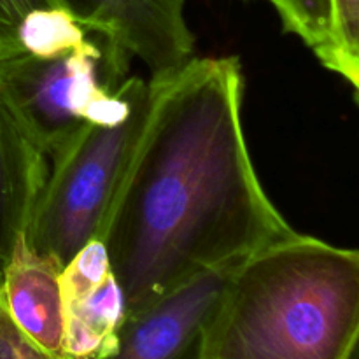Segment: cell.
I'll return each instance as SVG.
<instances>
[{
  "label": "cell",
  "mask_w": 359,
  "mask_h": 359,
  "mask_svg": "<svg viewBox=\"0 0 359 359\" xmlns=\"http://www.w3.org/2000/svg\"><path fill=\"white\" fill-rule=\"evenodd\" d=\"M205 270L125 318L105 359H203V344L235 266Z\"/></svg>",
  "instance_id": "5b68a950"
},
{
  "label": "cell",
  "mask_w": 359,
  "mask_h": 359,
  "mask_svg": "<svg viewBox=\"0 0 359 359\" xmlns=\"http://www.w3.org/2000/svg\"><path fill=\"white\" fill-rule=\"evenodd\" d=\"M49 163L0 95V272L27 231Z\"/></svg>",
  "instance_id": "ba28073f"
},
{
  "label": "cell",
  "mask_w": 359,
  "mask_h": 359,
  "mask_svg": "<svg viewBox=\"0 0 359 359\" xmlns=\"http://www.w3.org/2000/svg\"><path fill=\"white\" fill-rule=\"evenodd\" d=\"M0 359H53L14 326L0 298Z\"/></svg>",
  "instance_id": "4fadbf2b"
},
{
  "label": "cell",
  "mask_w": 359,
  "mask_h": 359,
  "mask_svg": "<svg viewBox=\"0 0 359 359\" xmlns=\"http://www.w3.org/2000/svg\"><path fill=\"white\" fill-rule=\"evenodd\" d=\"M81 25L107 39L126 58L149 69L151 81H163L193 56L186 0H60Z\"/></svg>",
  "instance_id": "8992f818"
},
{
  "label": "cell",
  "mask_w": 359,
  "mask_h": 359,
  "mask_svg": "<svg viewBox=\"0 0 359 359\" xmlns=\"http://www.w3.org/2000/svg\"><path fill=\"white\" fill-rule=\"evenodd\" d=\"M62 269L56 259L34 251L23 233L0 272V298L11 321L53 359H65Z\"/></svg>",
  "instance_id": "52a82bcc"
},
{
  "label": "cell",
  "mask_w": 359,
  "mask_h": 359,
  "mask_svg": "<svg viewBox=\"0 0 359 359\" xmlns=\"http://www.w3.org/2000/svg\"><path fill=\"white\" fill-rule=\"evenodd\" d=\"M97 35L63 7L35 9L21 21L18 30V51L49 56L81 48Z\"/></svg>",
  "instance_id": "8fae6325"
},
{
  "label": "cell",
  "mask_w": 359,
  "mask_h": 359,
  "mask_svg": "<svg viewBox=\"0 0 359 359\" xmlns=\"http://www.w3.org/2000/svg\"><path fill=\"white\" fill-rule=\"evenodd\" d=\"M153 83L146 126L98 233L126 316L293 231L249 154L241 60L191 58Z\"/></svg>",
  "instance_id": "6da1fadb"
},
{
  "label": "cell",
  "mask_w": 359,
  "mask_h": 359,
  "mask_svg": "<svg viewBox=\"0 0 359 359\" xmlns=\"http://www.w3.org/2000/svg\"><path fill=\"white\" fill-rule=\"evenodd\" d=\"M62 7L60 0H0V56L18 53L21 21L35 9Z\"/></svg>",
  "instance_id": "7c38bea8"
},
{
  "label": "cell",
  "mask_w": 359,
  "mask_h": 359,
  "mask_svg": "<svg viewBox=\"0 0 359 359\" xmlns=\"http://www.w3.org/2000/svg\"><path fill=\"white\" fill-rule=\"evenodd\" d=\"M284 30L332 72L359 88V0H273Z\"/></svg>",
  "instance_id": "9c48e42d"
},
{
  "label": "cell",
  "mask_w": 359,
  "mask_h": 359,
  "mask_svg": "<svg viewBox=\"0 0 359 359\" xmlns=\"http://www.w3.org/2000/svg\"><path fill=\"white\" fill-rule=\"evenodd\" d=\"M359 255L291 231L235 266L203 359H354Z\"/></svg>",
  "instance_id": "7a4b0ae2"
},
{
  "label": "cell",
  "mask_w": 359,
  "mask_h": 359,
  "mask_svg": "<svg viewBox=\"0 0 359 359\" xmlns=\"http://www.w3.org/2000/svg\"><path fill=\"white\" fill-rule=\"evenodd\" d=\"M130 58L102 35L49 56H0V95L48 163L88 125H111L132 111L149 79L128 76Z\"/></svg>",
  "instance_id": "3957f363"
},
{
  "label": "cell",
  "mask_w": 359,
  "mask_h": 359,
  "mask_svg": "<svg viewBox=\"0 0 359 359\" xmlns=\"http://www.w3.org/2000/svg\"><path fill=\"white\" fill-rule=\"evenodd\" d=\"M65 359H105L118 344L126 302L114 273L88 284H60Z\"/></svg>",
  "instance_id": "30bf717a"
},
{
  "label": "cell",
  "mask_w": 359,
  "mask_h": 359,
  "mask_svg": "<svg viewBox=\"0 0 359 359\" xmlns=\"http://www.w3.org/2000/svg\"><path fill=\"white\" fill-rule=\"evenodd\" d=\"M154 83L132 111L111 125H88L55 160L35 202L25 238L34 251L65 265L98 238L112 198L146 126Z\"/></svg>",
  "instance_id": "277c9868"
},
{
  "label": "cell",
  "mask_w": 359,
  "mask_h": 359,
  "mask_svg": "<svg viewBox=\"0 0 359 359\" xmlns=\"http://www.w3.org/2000/svg\"><path fill=\"white\" fill-rule=\"evenodd\" d=\"M269 2H270V4H272V2H273V0H269Z\"/></svg>",
  "instance_id": "5bb4252c"
}]
</instances>
